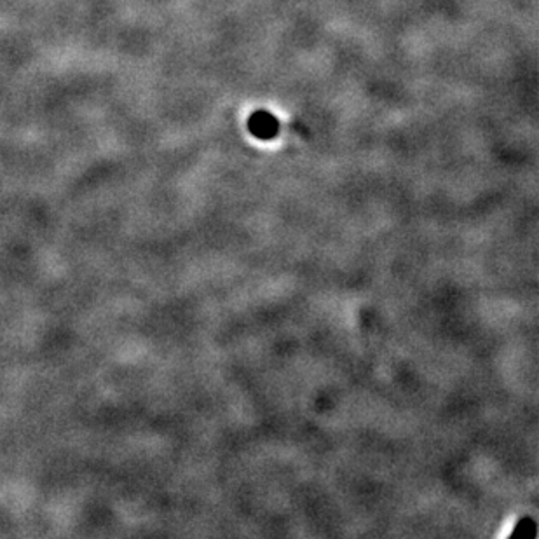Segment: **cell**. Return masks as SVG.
Masks as SVG:
<instances>
[{
    "label": "cell",
    "instance_id": "obj_1",
    "mask_svg": "<svg viewBox=\"0 0 539 539\" xmlns=\"http://www.w3.org/2000/svg\"><path fill=\"white\" fill-rule=\"evenodd\" d=\"M276 128H278V123L269 114H257L255 117H252V131L260 138L274 136Z\"/></svg>",
    "mask_w": 539,
    "mask_h": 539
}]
</instances>
